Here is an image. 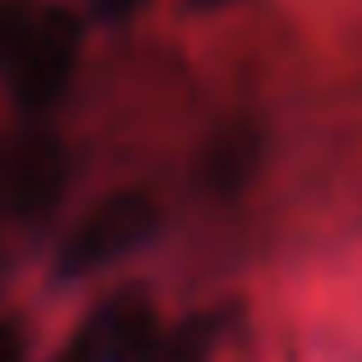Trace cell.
<instances>
[{
    "label": "cell",
    "mask_w": 362,
    "mask_h": 362,
    "mask_svg": "<svg viewBox=\"0 0 362 362\" xmlns=\"http://www.w3.org/2000/svg\"><path fill=\"white\" fill-rule=\"evenodd\" d=\"M160 230V206L147 188H119V193L101 197L69 234H64L60 252H55V271L64 280H83L106 266L124 262L129 252L147 247Z\"/></svg>",
    "instance_id": "6da1fadb"
},
{
    "label": "cell",
    "mask_w": 362,
    "mask_h": 362,
    "mask_svg": "<svg viewBox=\"0 0 362 362\" xmlns=\"http://www.w3.org/2000/svg\"><path fill=\"white\" fill-rule=\"evenodd\" d=\"M69 184V151L55 133L28 129L0 138V221H42Z\"/></svg>",
    "instance_id": "7a4b0ae2"
},
{
    "label": "cell",
    "mask_w": 362,
    "mask_h": 362,
    "mask_svg": "<svg viewBox=\"0 0 362 362\" xmlns=\"http://www.w3.org/2000/svg\"><path fill=\"white\" fill-rule=\"evenodd\" d=\"M78 51H83V23L74 9L46 0L42 5V18L37 28L28 33L23 51L9 60V83H14V97L18 106L28 110H46L60 101V92L69 88L74 78V64H78Z\"/></svg>",
    "instance_id": "3957f363"
},
{
    "label": "cell",
    "mask_w": 362,
    "mask_h": 362,
    "mask_svg": "<svg viewBox=\"0 0 362 362\" xmlns=\"http://www.w3.org/2000/svg\"><path fill=\"white\" fill-rule=\"evenodd\" d=\"M160 335L165 330L147 289H119L78 326V344L97 362H151Z\"/></svg>",
    "instance_id": "277c9868"
},
{
    "label": "cell",
    "mask_w": 362,
    "mask_h": 362,
    "mask_svg": "<svg viewBox=\"0 0 362 362\" xmlns=\"http://www.w3.org/2000/svg\"><path fill=\"white\" fill-rule=\"evenodd\" d=\"M221 335H225V317H221V312L188 317V321H179L175 330H165V335H160L151 362H211Z\"/></svg>",
    "instance_id": "5b68a950"
},
{
    "label": "cell",
    "mask_w": 362,
    "mask_h": 362,
    "mask_svg": "<svg viewBox=\"0 0 362 362\" xmlns=\"http://www.w3.org/2000/svg\"><path fill=\"white\" fill-rule=\"evenodd\" d=\"M46 0H0V69H9L18 51H23L28 33L37 28Z\"/></svg>",
    "instance_id": "8992f818"
},
{
    "label": "cell",
    "mask_w": 362,
    "mask_h": 362,
    "mask_svg": "<svg viewBox=\"0 0 362 362\" xmlns=\"http://www.w3.org/2000/svg\"><path fill=\"white\" fill-rule=\"evenodd\" d=\"M0 362H28V326L18 317H0Z\"/></svg>",
    "instance_id": "52a82bcc"
},
{
    "label": "cell",
    "mask_w": 362,
    "mask_h": 362,
    "mask_svg": "<svg viewBox=\"0 0 362 362\" xmlns=\"http://www.w3.org/2000/svg\"><path fill=\"white\" fill-rule=\"evenodd\" d=\"M142 5H147V0H97V14L101 18H129V14H138Z\"/></svg>",
    "instance_id": "ba28073f"
},
{
    "label": "cell",
    "mask_w": 362,
    "mask_h": 362,
    "mask_svg": "<svg viewBox=\"0 0 362 362\" xmlns=\"http://www.w3.org/2000/svg\"><path fill=\"white\" fill-rule=\"evenodd\" d=\"M55 362H97V358H92V354H88V349H83V344H78V335H74V339H69V349H64V354H60V358H55Z\"/></svg>",
    "instance_id": "9c48e42d"
},
{
    "label": "cell",
    "mask_w": 362,
    "mask_h": 362,
    "mask_svg": "<svg viewBox=\"0 0 362 362\" xmlns=\"http://www.w3.org/2000/svg\"><path fill=\"white\" fill-rule=\"evenodd\" d=\"M193 9H221V5H230V0H188Z\"/></svg>",
    "instance_id": "30bf717a"
}]
</instances>
